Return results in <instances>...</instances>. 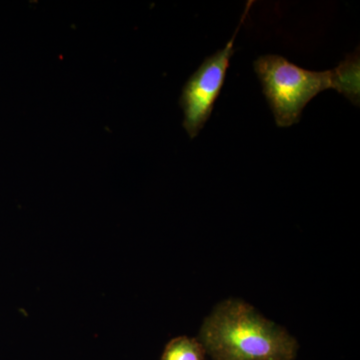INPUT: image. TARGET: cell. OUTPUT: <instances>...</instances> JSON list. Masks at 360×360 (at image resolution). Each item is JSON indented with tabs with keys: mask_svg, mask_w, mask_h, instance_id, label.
Returning a JSON list of instances; mask_svg holds the SVG:
<instances>
[{
	"mask_svg": "<svg viewBox=\"0 0 360 360\" xmlns=\"http://www.w3.org/2000/svg\"><path fill=\"white\" fill-rule=\"evenodd\" d=\"M252 1H248L238 30L224 49L207 56L200 68L187 80L179 98L180 108L184 111V127L191 139H195L212 115L215 101L224 87L225 78L232 56L234 53V40L240 26L245 22Z\"/></svg>",
	"mask_w": 360,
	"mask_h": 360,
	"instance_id": "3",
	"label": "cell"
},
{
	"mask_svg": "<svg viewBox=\"0 0 360 360\" xmlns=\"http://www.w3.org/2000/svg\"><path fill=\"white\" fill-rule=\"evenodd\" d=\"M205 354L200 340L179 336L167 343L161 360H205Z\"/></svg>",
	"mask_w": 360,
	"mask_h": 360,
	"instance_id": "4",
	"label": "cell"
},
{
	"mask_svg": "<svg viewBox=\"0 0 360 360\" xmlns=\"http://www.w3.org/2000/svg\"><path fill=\"white\" fill-rule=\"evenodd\" d=\"M253 68L278 127H290L300 122L305 106L324 90L335 89L359 106V51L326 71L304 70L276 54L259 56L253 63Z\"/></svg>",
	"mask_w": 360,
	"mask_h": 360,
	"instance_id": "1",
	"label": "cell"
},
{
	"mask_svg": "<svg viewBox=\"0 0 360 360\" xmlns=\"http://www.w3.org/2000/svg\"><path fill=\"white\" fill-rule=\"evenodd\" d=\"M200 341L213 360H293L298 343L283 326L239 300L219 302L203 321Z\"/></svg>",
	"mask_w": 360,
	"mask_h": 360,
	"instance_id": "2",
	"label": "cell"
}]
</instances>
